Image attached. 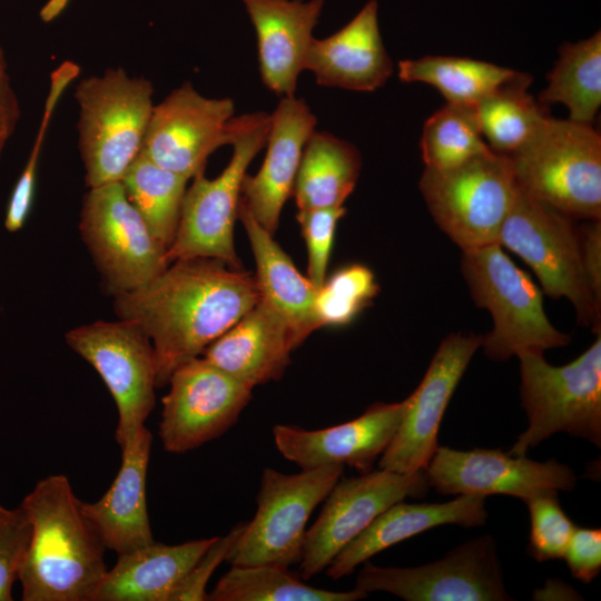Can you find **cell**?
<instances>
[{"label": "cell", "mask_w": 601, "mask_h": 601, "mask_svg": "<svg viewBox=\"0 0 601 601\" xmlns=\"http://www.w3.org/2000/svg\"><path fill=\"white\" fill-rule=\"evenodd\" d=\"M260 299L255 276L214 258L178 259L151 282L114 296L118 318L137 324L154 347L156 386L198 357Z\"/></svg>", "instance_id": "6da1fadb"}, {"label": "cell", "mask_w": 601, "mask_h": 601, "mask_svg": "<svg viewBox=\"0 0 601 601\" xmlns=\"http://www.w3.org/2000/svg\"><path fill=\"white\" fill-rule=\"evenodd\" d=\"M65 474L37 482L23 497L32 526L19 574L23 601H92L106 572L105 545Z\"/></svg>", "instance_id": "7a4b0ae2"}, {"label": "cell", "mask_w": 601, "mask_h": 601, "mask_svg": "<svg viewBox=\"0 0 601 601\" xmlns=\"http://www.w3.org/2000/svg\"><path fill=\"white\" fill-rule=\"evenodd\" d=\"M152 93L148 79L120 67L77 83L78 146L88 188L121 181L142 149Z\"/></svg>", "instance_id": "3957f363"}, {"label": "cell", "mask_w": 601, "mask_h": 601, "mask_svg": "<svg viewBox=\"0 0 601 601\" xmlns=\"http://www.w3.org/2000/svg\"><path fill=\"white\" fill-rule=\"evenodd\" d=\"M461 269L474 303L493 319V328L482 335L481 347L489 358L505 361L570 343L571 337L546 316L542 290L501 245L462 250Z\"/></svg>", "instance_id": "277c9868"}, {"label": "cell", "mask_w": 601, "mask_h": 601, "mask_svg": "<svg viewBox=\"0 0 601 601\" xmlns=\"http://www.w3.org/2000/svg\"><path fill=\"white\" fill-rule=\"evenodd\" d=\"M509 157L529 195L568 217L601 219V137L592 125L549 116Z\"/></svg>", "instance_id": "5b68a950"}, {"label": "cell", "mask_w": 601, "mask_h": 601, "mask_svg": "<svg viewBox=\"0 0 601 601\" xmlns=\"http://www.w3.org/2000/svg\"><path fill=\"white\" fill-rule=\"evenodd\" d=\"M520 359L522 406L529 426L511 455L522 456L558 432L601 445V334L572 362L554 366L543 353L526 352Z\"/></svg>", "instance_id": "8992f818"}, {"label": "cell", "mask_w": 601, "mask_h": 601, "mask_svg": "<svg viewBox=\"0 0 601 601\" xmlns=\"http://www.w3.org/2000/svg\"><path fill=\"white\" fill-rule=\"evenodd\" d=\"M270 115L258 111L234 117L233 156L216 178L204 173L186 189L175 238L167 249L168 264L178 259L214 258L239 268L234 246V223L242 184L254 157L265 146Z\"/></svg>", "instance_id": "52a82bcc"}, {"label": "cell", "mask_w": 601, "mask_h": 601, "mask_svg": "<svg viewBox=\"0 0 601 601\" xmlns=\"http://www.w3.org/2000/svg\"><path fill=\"white\" fill-rule=\"evenodd\" d=\"M418 188L435 224L465 250L497 244L518 183L510 157L490 149L455 167L425 168Z\"/></svg>", "instance_id": "ba28073f"}, {"label": "cell", "mask_w": 601, "mask_h": 601, "mask_svg": "<svg viewBox=\"0 0 601 601\" xmlns=\"http://www.w3.org/2000/svg\"><path fill=\"white\" fill-rule=\"evenodd\" d=\"M497 244L531 267L545 294L566 298L575 309L579 324L600 333L601 307L594 302L583 268L579 229L568 216L518 185Z\"/></svg>", "instance_id": "9c48e42d"}, {"label": "cell", "mask_w": 601, "mask_h": 601, "mask_svg": "<svg viewBox=\"0 0 601 601\" xmlns=\"http://www.w3.org/2000/svg\"><path fill=\"white\" fill-rule=\"evenodd\" d=\"M343 471V465H325L295 474L265 469L256 497V513L245 523L227 562L239 566L272 564L285 569L299 563L308 519L342 477Z\"/></svg>", "instance_id": "30bf717a"}, {"label": "cell", "mask_w": 601, "mask_h": 601, "mask_svg": "<svg viewBox=\"0 0 601 601\" xmlns=\"http://www.w3.org/2000/svg\"><path fill=\"white\" fill-rule=\"evenodd\" d=\"M79 230L112 297L145 286L169 265L167 248L128 200L121 181L88 188Z\"/></svg>", "instance_id": "8fae6325"}, {"label": "cell", "mask_w": 601, "mask_h": 601, "mask_svg": "<svg viewBox=\"0 0 601 601\" xmlns=\"http://www.w3.org/2000/svg\"><path fill=\"white\" fill-rule=\"evenodd\" d=\"M65 339L96 370L109 390L118 412L115 439L122 447L145 425L155 406L157 386L151 341L137 324L120 318L75 327Z\"/></svg>", "instance_id": "7c38bea8"}, {"label": "cell", "mask_w": 601, "mask_h": 601, "mask_svg": "<svg viewBox=\"0 0 601 601\" xmlns=\"http://www.w3.org/2000/svg\"><path fill=\"white\" fill-rule=\"evenodd\" d=\"M355 589L388 592L407 601H506L496 543L491 535L470 540L441 560L414 568L365 562Z\"/></svg>", "instance_id": "4fadbf2b"}, {"label": "cell", "mask_w": 601, "mask_h": 601, "mask_svg": "<svg viewBox=\"0 0 601 601\" xmlns=\"http://www.w3.org/2000/svg\"><path fill=\"white\" fill-rule=\"evenodd\" d=\"M167 385L159 437L164 450L173 454L221 436L237 422L253 391L203 356L179 365Z\"/></svg>", "instance_id": "5bb4252c"}, {"label": "cell", "mask_w": 601, "mask_h": 601, "mask_svg": "<svg viewBox=\"0 0 601 601\" xmlns=\"http://www.w3.org/2000/svg\"><path fill=\"white\" fill-rule=\"evenodd\" d=\"M424 470L402 474L380 469L338 480L324 500L323 509L306 531L302 579L322 572L334 556L391 505L428 492Z\"/></svg>", "instance_id": "9a60e30c"}, {"label": "cell", "mask_w": 601, "mask_h": 601, "mask_svg": "<svg viewBox=\"0 0 601 601\" xmlns=\"http://www.w3.org/2000/svg\"><path fill=\"white\" fill-rule=\"evenodd\" d=\"M234 111L230 98H207L185 82L154 106L141 151L191 179L217 148L230 145Z\"/></svg>", "instance_id": "2e32d148"}, {"label": "cell", "mask_w": 601, "mask_h": 601, "mask_svg": "<svg viewBox=\"0 0 601 601\" xmlns=\"http://www.w3.org/2000/svg\"><path fill=\"white\" fill-rule=\"evenodd\" d=\"M430 487L445 495L505 494L529 499L570 492L577 485L572 469L555 460L538 462L501 450L459 451L439 446L424 469Z\"/></svg>", "instance_id": "e0dca14e"}, {"label": "cell", "mask_w": 601, "mask_h": 601, "mask_svg": "<svg viewBox=\"0 0 601 601\" xmlns=\"http://www.w3.org/2000/svg\"><path fill=\"white\" fill-rule=\"evenodd\" d=\"M482 335L452 333L439 345L416 390L406 398L402 422L381 455L380 469L402 474L423 471L437 444L441 421Z\"/></svg>", "instance_id": "ac0fdd59"}, {"label": "cell", "mask_w": 601, "mask_h": 601, "mask_svg": "<svg viewBox=\"0 0 601 601\" xmlns=\"http://www.w3.org/2000/svg\"><path fill=\"white\" fill-rule=\"evenodd\" d=\"M404 408L405 401L378 402L352 421L319 430L275 425L274 442L279 453L302 470L348 465L367 473L395 436Z\"/></svg>", "instance_id": "d6986e66"}, {"label": "cell", "mask_w": 601, "mask_h": 601, "mask_svg": "<svg viewBox=\"0 0 601 601\" xmlns=\"http://www.w3.org/2000/svg\"><path fill=\"white\" fill-rule=\"evenodd\" d=\"M316 116L304 99L284 96L270 115L267 152L256 175H245L240 198L253 217L274 235L282 209L293 194L303 150Z\"/></svg>", "instance_id": "ffe728a7"}, {"label": "cell", "mask_w": 601, "mask_h": 601, "mask_svg": "<svg viewBox=\"0 0 601 601\" xmlns=\"http://www.w3.org/2000/svg\"><path fill=\"white\" fill-rule=\"evenodd\" d=\"M304 70L325 87L372 92L393 73L378 26V4L370 0L342 29L324 39L313 38Z\"/></svg>", "instance_id": "44dd1931"}, {"label": "cell", "mask_w": 601, "mask_h": 601, "mask_svg": "<svg viewBox=\"0 0 601 601\" xmlns=\"http://www.w3.org/2000/svg\"><path fill=\"white\" fill-rule=\"evenodd\" d=\"M152 435L144 425L121 449V465L109 489L81 510L106 549L117 555L152 543L146 497Z\"/></svg>", "instance_id": "7402d4cb"}, {"label": "cell", "mask_w": 601, "mask_h": 601, "mask_svg": "<svg viewBox=\"0 0 601 601\" xmlns=\"http://www.w3.org/2000/svg\"><path fill=\"white\" fill-rule=\"evenodd\" d=\"M255 29L264 85L294 96L324 0H240Z\"/></svg>", "instance_id": "603a6c76"}, {"label": "cell", "mask_w": 601, "mask_h": 601, "mask_svg": "<svg viewBox=\"0 0 601 601\" xmlns=\"http://www.w3.org/2000/svg\"><path fill=\"white\" fill-rule=\"evenodd\" d=\"M487 519L485 496L460 495L444 503H405L400 501L381 514L345 545L326 568L332 580L351 574L375 554L426 530L454 524L481 526Z\"/></svg>", "instance_id": "cb8c5ba5"}, {"label": "cell", "mask_w": 601, "mask_h": 601, "mask_svg": "<svg viewBox=\"0 0 601 601\" xmlns=\"http://www.w3.org/2000/svg\"><path fill=\"white\" fill-rule=\"evenodd\" d=\"M297 345L284 318L264 300L203 352V357L245 385L279 380Z\"/></svg>", "instance_id": "d4e9b609"}, {"label": "cell", "mask_w": 601, "mask_h": 601, "mask_svg": "<svg viewBox=\"0 0 601 601\" xmlns=\"http://www.w3.org/2000/svg\"><path fill=\"white\" fill-rule=\"evenodd\" d=\"M237 216L248 236L256 263L255 280L260 299L277 312L289 326L297 346L319 324L315 311L318 288L302 275L288 255L253 217L239 199Z\"/></svg>", "instance_id": "484cf974"}, {"label": "cell", "mask_w": 601, "mask_h": 601, "mask_svg": "<svg viewBox=\"0 0 601 601\" xmlns=\"http://www.w3.org/2000/svg\"><path fill=\"white\" fill-rule=\"evenodd\" d=\"M214 538L180 544L152 543L118 555L92 601H170Z\"/></svg>", "instance_id": "4316f807"}, {"label": "cell", "mask_w": 601, "mask_h": 601, "mask_svg": "<svg viewBox=\"0 0 601 601\" xmlns=\"http://www.w3.org/2000/svg\"><path fill=\"white\" fill-rule=\"evenodd\" d=\"M361 167V154L354 145L315 129L305 144L293 188L298 210L343 206Z\"/></svg>", "instance_id": "83f0119b"}, {"label": "cell", "mask_w": 601, "mask_h": 601, "mask_svg": "<svg viewBox=\"0 0 601 601\" xmlns=\"http://www.w3.org/2000/svg\"><path fill=\"white\" fill-rule=\"evenodd\" d=\"M559 52L539 100L542 105L562 104L570 120L592 125L601 106V32L565 42Z\"/></svg>", "instance_id": "f1b7e54d"}, {"label": "cell", "mask_w": 601, "mask_h": 601, "mask_svg": "<svg viewBox=\"0 0 601 601\" xmlns=\"http://www.w3.org/2000/svg\"><path fill=\"white\" fill-rule=\"evenodd\" d=\"M531 81L529 75L518 71L475 106L482 135L493 151L515 152L549 117L544 105L529 93Z\"/></svg>", "instance_id": "f546056e"}, {"label": "cell", "mask_w": 601, "mask_h": 601, "mask_svg": "<svg viewBox=\"0 0 601 601\" xmlns=\"http://www.w3.org/2000/svg\"><path fill=\"white\" fill-rule=\"evenodd\" d=\"M398 78L437 89L449 104L475 107L518 71L483 60L455 56H424L398 62Z\"/></svg>", "instance_id": "4dcf8cb0"}, {"label": "cell", "mask_w": 601, "mask_h": 601, "mask_svg": "<svg viewBox=\"0 0 601 601\" xmlns=\"http://www.w3.org/2000/svg\"><path fill=\"white\" fill-rule=\"evenodd\" d=\"M188 180L157 165L142 151L121 179L128 200L167 249L178 228Z\"/></svg>", "instance_id": "1f68e13d"}, {"label": "cell", "mask_w": 601, "mask_h": 601, "mask_svg": "<svg viewBox=\"0 0 601 601\" xmlns=\"http://www.w3.org/2000/svg\"><path fill=\"white\" fill-rule=\"evenodd\" d=\"M368 594L354 589L331 591L304 583L288 569L272 565H231L208 593L210 601H356Z\"/></svg>", "instance_id": "d6a6232c"}, {"label": "cell", "mask_w": 601, "mask_h": 601, "mask_svg": "<svg viewBox=\"0 0 601 601\" xmlns=\"http://www.w3.org/2000/svg\"><path fill=\"white\" fill-rule=\"evenodd\" d=\"M420 145L425 168L431 169L455 167L491 149L475 107L449 102L426 119Z\"/></svg>", "instance_id": "836d02e7"}, {"label": "cell", "mask_w": 601, "mask_h": 601, "mask_svg": "<svg viewBox=\"0 0 601 601\" xmlns=\"http://www.w3.org/2000/svg\"><path fill=\"white\" fill-rule=\"evenodd\" d=\"M373 272L352 264L335 272L318 288L315 311L319 327L351 323L378 293Z\"/></svg>", "instance_id": "e575fe53"}, {"label": "cell", "mask_w": 601, "mask_h": 601, "mask_svg": "<svg viewBox=\"0 0 601 601\" xmlns=\"http://www.w3.org/2000/svg\"><path fill=\"white\" fill-rule=\"evenodd\" d=\"M530 514L529 554L538 562L563 558L575 524L559 503L558 494H544L524 502Z\"/></svg>", "instance_id": "d590c367"}, {"label": "cell", "mask_w": 601, "mask_h": 601, "mask_svg": "<svg viewBox=\"0 0 601 601\" xmlns=\"http://www.w3.org/2000/svg\"><path fill=\"white\" fill-rule=\"evenodd\" d=\"M31 521L20 504H0V601L12 600V587L23 565L31 540Z\"/></svg>", "instance_id": "8d00e7d4"}, {"label": "cell", "mask_w": 601, "mask_h": 601, "mask_svg": "<svg viewBox=\"0 0 601 601\" xmlns=\"http://www.w3.org/2000/svg\"><path fill=\"white\" fill-rule=\"evenodd\" d=\"M344 206L298 210L296 219L307 248V277L319 288L326 280V269L337 223L345 215Z\"/></svg>", "instance_id": "74e56055"}, {"label": "cell", "mask_w": 601, "mask_h": 601, "mask_svg": "<svg viewBox=\"0 0 601 601\" xmlns=\"http://www.w3.org/2000/svg\"><path fill=\"white\" fill-rule=\"evenodd\" d=\"M245 523L235 525L226 535L215 536L211 544L199 556L188 571L170 601H205L208 600L206 585L218 565L227 561L230 552L240 536Z\"/></svg>", "instance_id": "f35d334b"}, {"label": "cell", "mask_w": 601, "mask_h": 601, "mask_svg": "<svg viewBox=\"0 0 601 601\" xmlns=\"http://www.w3.org/2000/svg\"><path fill=\"white\" fill-rule=\"evenodd\" d=\"M563 558L575 579L590 583L601 570V530L575 526Z\"/></svg>", "instance_id": "ab89813d"}, {"label": "cell", "mask_w": 601, "mask_h": 601, "mask_svg": "<svg viewBox=\"0 0 601 601\" xmlns=\"http://www.w3.org/2000/svg\"><path fill=\"white\" fill-rule=\"evenodd\" d=\"M581 256L594 302L601 307V221L590 220L579 229Z\"/></svg>", "instance_id": "60d3db41"}, {"label": "cell", "mask_w": 601, "mask_h": 601, "mask_svg": "<svg viewBox=\"0 0 601 601\" xmlns=\"http://www.w3.org/2000/svg\"><path fill=\"white\" fill-rule=\"evenodd\" d=\"M20 115V105L11 85L6 52L0 45V158L16 131Z\"/></svg>", "instance_id": "b9f144b4"}, {"label": "cell", "mask_w": 601, "mask_h": 601, "mask_svg": "<svg viewBox=\"0 0 601 601\" xmlns=\"http://www.w3.org/2000/svg\"><path fill=\"white\" fill-rule=\"evenodd\" d=\"M70 0H48L41 8L39 17L43 22L53 21L68 6Z\"/></svg>", "instance_id": "7bdbcfd3"}]
</instances>
